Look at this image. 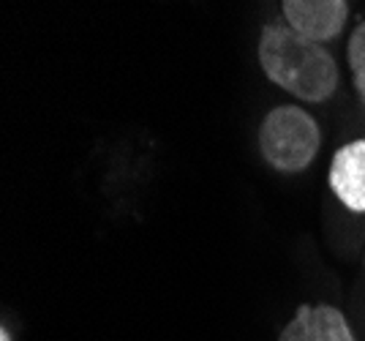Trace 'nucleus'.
Listing matches in <instances>:
<instances>
[{"label":"nucleus","mask_w":365,"mask_h":341,"mask_svg":"<svg viewBox=\"0 0 365 341\" xmlns=\"http://www.w3.org/2000/svg\"><path fill=\"white\" fill-rule=\"evenodd\" d=\"M322 145L319 123L300 107H275L259 126V151L281 172L305 170Z\"/></svg>","instance_id":"nucleus-2"},{"label":"nucleus","mask_w":365,"mask_h":341,"mask_svg":"<svg viewBox=\"0 0 365 341\" xmlns=\"http://www.w3.org/2000/svg\"><path fill=\"white\" fill-rule=\"evenodd\" d=\"M278 341H357L351 333L349 322L335 306H297L292 322L284 330Z\"/></svg>","instance_id":"nucleus-4"},{"label":"nucleus","mask_w":365,"mask_h":341,"mask_svg":"<svg viewBox=\"0 0 365 341\" xmlns=\"http://www.w3.org/2000/svg\"><path fill=\"white\" fill-rule=\"evenodd\" d=\"M357 96H360V101H363V104H365V91H360V93H357Z\"/></svg>","instance_id":"nucleus-8"},{"label":"nucleus","mask_w":365,"mask_h":341,"mask_svg":"<svg viewBox=\"0 0 365 341\" xmlns=\"http://www.w3.org/2000/svg\"><path fill=\"white\" fill-rule=\"evenodd\" d=\"M330 188L351 213H365V140H354L335 151Z\"/></svg>","instance_id":"nucleus-5"},{"label":"nucleus","mask_w":365,"mask_h":341,"mask_svg":"<svg viewBox=\"0 0 365 341\" xmlns=\"http://www.w3.org/2000/svg\"><path fill=\"white\" fill-rule=\"evenodd\" d=\"M281 9L292 31L319 44L335 39L349 19L346 0H281Z\"/></svg>","instance_id":"nucleus-3"},{"label":"nucleus","mask_w":365,"mask_h":341,"mask_svg":"<svg viewBox=\"0 0 365 341\" xmlns=\"http://www.w3.org/2000/svg\"><path fill=\"white\" fill-rule=\"evenodd\" d=\"M349 66L354 74V88L357 93L365 91V22H360L349 39Z\"/></svg>","instance_id":"nucleus-6"},{"label":"nucleus","mask_w":365,"mask_h":341,"mask_svg":"<svg viewBox=\"0 0 365 341\" xmlns=\"http://www.w3.org/2000/svg\"><path fill=\"white\" fill-rule=\"evenodd\" d=\"M0 341H11V333H9V327L6 325L0 327Z\"/></svg>","instance_id":"nucleus-7"},{"label":"nucleus","mask_w":365,"mask_h":341,"mask_svg":"<svg viewBox=\"0 0 365 341\" xmlns=\"http://www.w3.org/2000/svg\"><path fill=\"white\" fill-rule=\"evenodd\" d=\"M259 63L278 88L308 104L327 101L338 88L333 55L289 25H264L259 39Z\"/></svg>","instance_id":"nucleus-1"}]
</instances>
